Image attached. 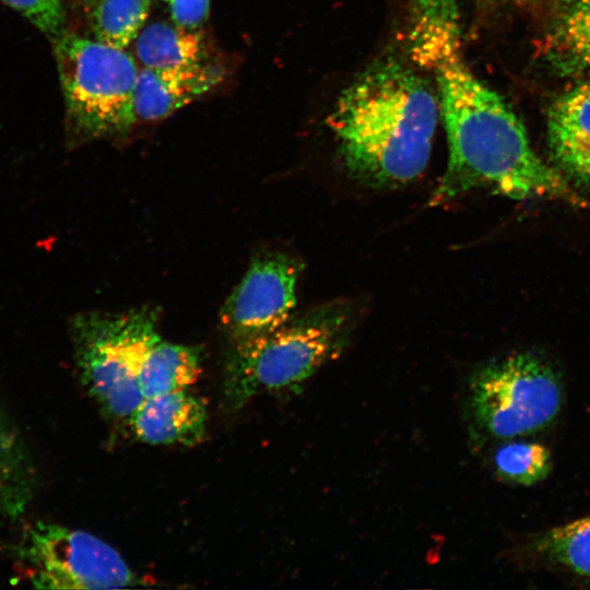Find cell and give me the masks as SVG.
<instances>
[{"label": "cell", "mask_w": 590, "mask_h": 590, "mask_svg": "<svg viewBox=\"0 0 590 590\" xmlns=\"http://www.w3.org/2000/svg\"><path fill=\"white\" fill-rule=\"evenodd\" d=\"M153 309L83 312L70 324L81 380L103 412L127 421L143 400L139 373L160 339Z\"/></svg>", "instance_id": "cell-4"}, {"label": "cell", "mask_w": 590, "mask_h": 590, "mask_svg": "<svg viewBox=\"0 0 590 590\" xmlns=\"http://www.w3.org/2000/svg\"><path fill=\"white\" fill-rule=\"evenodd\" d=\"M437 95L394 59L369 66L339 95L328 123L347 175L371 188H397L417 178L432 151Z\"/></svg>", "instance_id": "cell-2"}, {"label": "cell", "mask_w": 590, "mask_h": 590, "mask_svg": "<svg viewBox=\"0 0 590 590\" xmlns=\"http://www.w3.org/2000/svg\"><path fill=\"white\" fill-rule=\"evenodd\" d=\"M496 474L504 481L532 485L551 469L548 450L538 442L514 441L498 447L493 457Z\"/></svg>", "instance_id": "cell-17"}, {"label": "cell", "mask_w": 590, "mask_h": 590, "mask_svg": "<svg viewBox=\"0 0 590 590\" xmlns=\"http://www.w3.org/2000/svg\"><path fill=\"white\" fill-rule=\"evenodd\" d=\"M201 370L198 346L155 341L148 351L139 373L143 399L189 388Z\"/></svg>", "instance_id": "cell-14"}, {"label": "cell", "mask_w": 590, "mask_h": 590, "mask_svg": "<svg viewBox=\"0 0 590 590\" xmlns=\"http://www.w3.org/2000/svg\"><path fill=\"white\" fill-rule=\"evenodd\" d=\"M545 56L564 74L590 73V5L568 8L547 36Z\"/></svg>", "instance_id": "cell-15"}, {"label": "cell", "mask_w": 590, "mask_h": 590, "mask_svg": "<svg viewBox=\"0 0 590 590\" xmlns=\"http://www.w3.org/2000/svg\"><path fill=\"white\" fill-rule=\"evenodd\" d=\"M204 401L187 389L144 398L128 420L133 435L151 445H193L205 433Z\"/></svg>", "instance_id": "cell-9"}, {"label": "cell", "mask_w": 590, "mask_h": 590, "mask_svg": "<svg viewBox=\"0 0 590 590\" xmlns=\"http://www.w3.org/2000/svg\"><path fill=\"white\" fill-rule=\"evenodd\" d=\"M541 546L555 560L590 577V516L552 529Z\"/></svg>", "instance_id": "cell-18"}, {"label": "cell", "mask_w": 590, "mask_h": 590, "mask_svg": "<svg viewBox=\"0 0 590 590\" xmlns=\"http://www.w3.org/2000/svg\"><path fill=\"white\" fill-rule=\"evenodd\" d=\"M564 1L568 4V8L590 5V0H564Z\"/></svg>", "instance_id": "cell-21"}, {"label": "cell", "mask_w": 590, "mask_h": 590, "mask_svg": "<svg viewBox=\"0 0 590 590\" xmlns=\"http://www.w3.org/2000/svg\"><path fill=\"white\" fill-rule=\"evenodd\" d=\"M135 52L144 68L173 69L204 63L208 49L199 30L155 22L135 38Z\"/></svg>", "instance_id": "cell-13"}, {"label": "cell", "mask_w": 590, "mask_h": 590, "mask_svg": "<svg viewBox=\"0 0 590 590\" xmlns=\"http://www.w3.org/2000/svg\"><path fill=\"white\" fill-rule=\"evenodd\" d=\"M27 19L42 33L56 39L61 36L66 16L60 0H1Z\"/></svg>", "instance_id": "cell-19"}, {"label": "cell", "mask_w": 590, "mask_h": 590, "mask_svg": "<svg viewBox=\"0 0 590 590\" xmlns=\"http://www.w3.org/2000/svg\"><path fill=\"white\" fill-rule=\"evenodd\" d=\"M222 70L200 63L173 69L144 68L134 88L138 120L163 119L211 91L222 81Z\"/></svg>", "instance_id": "cell-10"}, {"label": "cell", "mask_w": 590, "mask_h": 590, "mask_svg": "<svg viewBox=\"0 0 590 590\" xmlns=\"http://www.w3.org/2000/svg\"><path fill=\"white\" fill-rule=\"evenodd\" d=\"M16 556L32 586L40 589H119L139 581L110 545L57 523L33 524Z\"/></svg>", "instance_id": "cell-7"}, {"label": "cell", "mask_w": 590, "mask_h": 590, "mask_svg": "<svg viewBox=\"0 0 590 590\" xmlns=\"http://www.w3.org/2000/svg\"><path fill=\"white\" fill-rule=\"evenodd\" d=\"M408 48L412 60L435 78L449 146L433 204L477 188L518 200L552 197L581 203L535 154L516 114L464 62L455 4L432 3L417 10L409 23Z\"/></svg>", "instance_id": "cell-1"}, {"label": "cell", "mask_w": 590, "mask_h": 590, "mask_svg": "<svg viewBox=\"0 0 590 590\" xmlns=\"http://www.w3.org/2000/svg\"><path fill=\"white\" fill-rule=\"evenodd\" d=\"M496 1H511V2H516V1H528V0H496Z\"/></svg>", "instance_id": "cell-22"}, {"label": "cell", "mask_w": 590, "mask_h": 590, "mask_svg": "<svg viewBox=\"0 0 590 590\" xmlns=\"http://www.w3.org/2000/svg\"><path fill=\"white\" fill-rule=\"evenodd\" d=\"M35 493V473L25 444L0 409V522L17 520Z\"/></svg>", "instance_id": "cell-12"}, {"label": "cell", "mask_w": 590, "mask_h": 590, "mask_svg": "<svg viewBox=\"0 0 590 590\" xmlns=\"http://www.w3.org/2000/svg\"><path fill=\"white\" fill-rule=\"evenodd\" d=\"M300 270V262L283 252H266L252 260L220 315L233 343L263 337L291 318Z\"/></svg>", "instance_id": "cell-8"}, {"label": "cell", "mask_w": 590, "mask_h": 590, "mask_svg": "<svg viewBox=\"0 0 590 590\" xmlns=\"http://www.w3.org/2000/svg\"><path fill=\"white\" fill-rule=\"evenodd\" d=\"M547 139L557 166L575 182L590 187V81L552 104Z\"/></svg>", "instance_id": "cell-11"}, {"label": "cell", "mask_w": 590, "mask_h": 590, "mask_svg": "<svg viewBox=\"0 0 590 590\" xmlns=\"http://www.w3.org/2000/svg\"><path fill=\"white\" fill-rule=\"evenodd\" d=\"M173 22L179 26L199 30L210 14V0H163Z\"/></svg>", "instance_id": "cell-20"}, {"label": "cell", "mask_w": 590, "mask_h": 590, "mask_svg": "<svg viewBox=\"0 0 590 590\" xmlns=\"http://www.w3.org/2000/svg\"><path fill=\"white\" fill-rule=\"evenodd\" d=\"M55 56L68 115L80 133L113 135L134 125L139 71L129 52L63 33L55 39Z\"/></svg>", "instance_id": "cell-5"}, {"label": "cell", "mask_w": 590, "mask_h": 590, "mask_svg": "<svg viewBox=\"0 0 590 590\" xmlns=\"http://www.w3.org/2000/svg\"><path fill=\"white\" fill-rule=\"evenodd\" d=\"M563 401L559 378L540 357L519 353L481 369L471 384V406L489 434L508 439L547 426Z\"/></svg>", "instance_id": "cell-6"}, {"label": "cell", "mask_w": 590, "mask_h": 590, "mask_svg": "<svg viewBox=\"0 0 590 590\" xmlns=\"http://www.w3.org/2000/svg\"><path fill=\"white\" fill-rule=\"evenodd\" d=\"M150 5L151 0H92L86 10L96 39L125 49L143 28Z\"/></svg>", "instance_id": "cell-16"}, {"label": "cell", "mask_w": 590, "mask_h": 590, "mask_svg": "<svg viewBox=\"0 0 590 590\" xmlns=\"http://www.w3.org/2000/svg\"><path fill=\"white\" fill-rule=\"evenodd\" d=\"M84 1V4H85V8L91 3L92 0H83Z\"/></svg>", "instance_id": "cell-23"}, {"label": "cell", "mask_w": 590, "mask_h": 590, "mask_svg": "<svg viewBox=\"0 0 590 590\" xmlns=\"http://www.w3.org/2000/svg\"><path fill=\"white\" fill-rule=\"evenodd\" d=\"M354 314L349 302H329L263 337L233 343L224 376L228 405L240 408L263 392L299 387L343 346Z\"/></svg>", "instance_id": "cell-3"}]
</instances>
